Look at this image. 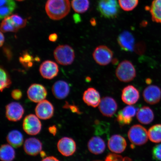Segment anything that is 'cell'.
I'll return each mask as SVG.
<instances>
[{
    "label": "cell",
    "instance_id": "f546056e",
    "mask_svg": "<svg viewBox=\"0 0 161 161\" xmlns=\"http://www.w3.org/2000/svg\"><path fill=\"white\" fill-rule=\"evenodd\" d=\"M19 29L10 16L3 19L1 23V32L3 33L8 32H16Z\"/></svg>",
    "mask_w": 161,
    "mask_h": 161
},
{
    "label": "cell",
    "instance_id": "8fae6325",
    "mask_svg": "<svg viewBox=\"0 0 161 161\" xmlns=\"http://www.w3.org/2000/svg\"><path fill=\"white\" fill-rule=\"evenodd\" d=\"M27 96L31 101L39 103L45 100L47 96V92L46 88L38 84H32L27 90Z\"/></svg>",
    "mask_w": 161,
    "mask_h": 161
},
{
    "label": "cell",
    "instance_id": "ffe728a7",
    "mask_svg": "<svg viewBox=\"0 0 161 161\" xmlns=\"http://www.w3.org/2000/svg\"><path fill=\"white\" fill-rule=\"evenodd\" d=\"M82 99L86 105L93 108L99 106L101 100L99 92L92 87L88 88L84 92Z\"/></svg>",
    "mask_w": 161,
    "mask_h": 161
},
{
    "label": "cell",
    "instance_id": "f1b7e54d",
    "mask_svg": "<svg viewBox=\"0 0 161 161\" xmlns=\"http://www.w3.org/2000/svg\"><path fill=\"white\" fill-rule=\"evenodd\" d=\"M71 5L76 13H84L89 8L90 2L89 0H72Z\"/></svg>",
    "mask_w": 161,
    "mask_h": 161
},
{
    "label": "cell",
    "instance_id": "e0dca14e",
    "mask_svg": "<svg viewBox=\"0 0 161 161\" xmlns=\"http://www.w3.org/2000/svg\"><path fill=\"white\" fill-rule=\"evenodd\" d=\"M43 149V144L39 139L35 137L26 139L24 144V149L26 154L30 156H36Z\"/></svg>",
    "mask_w": 161,
    "mask_h": 161
},
{
    "label": "cell",
    "instance_id": "f35d334b",
    "mask_svg": "<svg viewBox=\"0 0 161 161\" xmlns=\"http://www.w3.org/2000/svg\"><path fill=\"white\" fill-rule=\"evenodd\" d=\"M145 49V45L143 44L140 43L138 45L136 46V47L135 48V49H136V51L137 53H143Z\"/></svg>",
    "mask_w": 161,
    "mask_h": 161
},
{
    "label": "cell",
    "instance_id": "b9f144b4",
    "mask_svg": "<svg viewBox=\"0 0 161 161\" xmlns=\"http://www.w3.org/2000/svg\"><path fill=\"white\" fill-rule=\"evenodd\" d=\"M58 36L56 33H52L49 37V41L51 42H55L57 41Z\"/></svg>",
    "mask_w": 161,
    "mask_h": 161
},
{
    "label": "cell",
    "instance_id": "7bdbcfd3",
    "mask_svg": "<svg viewBox=\"0 0 161 161\" xmlns=\"http://www.w3.org/2000/svg\"><path fill=\"white\" fill-rule=\"evenodd\" d=\"M5 42V37L3 35V32H1V41H0V46L2 47L3 45Z\"/></svg>",
    "mask_w": 161,
    "mask_h": 161
},
{
    "label": "cell",
    "instance_id": "7402d4cb",
    "mask_svg": "<svg viewBox=\"0 0 161 161\" xmlns=\"http://www.w3.org/2000/svg\"><path fill=\"white\" fill-rule=\"evenodd\" d=\"M87 146L90 152L95 155L102 154L106 149L105 142L98 136H94L91 138L88 142Z\"/></svg>",
    "mask_w": 161,
    "mask_h": 161
},
{
    "label": "cell",
    "instance_id": "c3c4849f",
    "mask_svg": "<svg viewBox=\"0 0 161 161\" xmlns=\"http://www.w3.org/2000/svg\"><path fill=\"white\" fill-rule=\"evenodd\" d=\"M100 161V160H96V161Z\"/></svg>",
    "mask_w": 161,
    "mask_h": 161
},
{
    "label": "cell",
    "instance_id": "52a82bcc",
    "mask_svg": "<svg viewBox=\"0 0 161 161\" xmlns=\"http://www.w3.org/2000/svg\"><path fill=\"white\" fill-rule=\"evenodd\" d=\"M114 53L107 46L100 45L97 47L93 52V59L98 65L106 66L112 61Z\"/></svg>",
    "mask_w": 161,
    "mask_h": 161
},
{
    "label": "cell",
    "instance_id": "83f0119b",
    "mask_svg": "<svg viewBox=\"0 0 161 161\" xmlns=\"http://www.w3.org/2000/svg\"><path fill=\"white\" fill-rule=\"evenodd\" d=\"M148 138L151 142L158 143L161 142V124L155 125L148 131Z\"/></svg>",
    "mask_w": 161,
    "mask_h": 161
},
{
    "label": "cell",
    "instance_id": "7dc6e473",
    "mask_svg": "<svg viewBox=\"0 0 161 161\" xmlns=\"http://www.w3.org/2000/svg\"><path fill=\"white\" fill-rule=\"evenodd\" d=\"M16 1H25V0H16Z\"/></svg>",
    "mask_w": 161,
    "mask_h": 161
},
{
    "label": "cell",
    "instance_id": "f6af8a7d",
    "mask_svg": "<svg viewBox=\"0 0 161 161\" xmlns=\"http://www.w3.org/2000/svg\"><path fill=\"white\" fill-rule=\"evenodd\" d=\"M40 156H41V157L42 158H45L46 154L45 152H43V151H42L40 153Z\"/></svg>",
    "mask_w": 161,
    "mask_h": 161
},
{
    "label": "cell",
    "instance_id": "30bf717a",
    "mask_svg": "<svg viewBox=\"0 0 161 161\" xmlns=\"http://www.w3.org/2000/svg\"><path fill=\"white\" fill-rule=\"evenodd\" d=\"M54 106L49 101L44 100L38 103L35 108L36 115L40 119H49L54 114Z\"/></svg>",
    "mask_w": 161,
    "mask_h": 161
},
{
    "label": "cell",
    "instance_id": "60d3db41",
    "mask_svg": "<svg viewBox=\"0 0 161 161\" xmlns=\"http://www.w3.org/2000/svg\"><path fill=\"white\" fill-rule=\"evenodd\" d=\"M41 161H60L56 157L53 156L46 157L43 158Z\"/></svg>",
    "mask_w": 161,
    "mask_h": 161
},
{
    "label": "cell",
    "instance_id": "1f68e13d",
    "mask_svg": "<svg viewBox=\"0 0 161 161\" xmlns=\"http://www.w3.org/2000/svg\"><path fill=\"white\" fill-rule=\"evenodd\" d=\"M1 85H0V90L3 92L6 88H9L11 85L12 81L10 79L9 75L8 72L2 68H1Z\"/></svg>",
    "mask_w": 161,
    "mask_h": 161
},
{
    "label": "cell",
    "instance_id": "4dcf8cb0",
    "mask_svg": "<svg viewBox=\"0 0 161 161\" xmlns=\"http://www.w3.org/2000/svg\"><path fill=\"white\" fill-rule=\"evenodd\" d=\"M19 61L22 65L26 68H29L33 65V61L40 60L39 58H36L34 59L33 56H31L27 52H23L19 58Z\"/></svg>",
    "mask_w": 161,
    "mask_h": 161
},
{
    "label": "cell",
    "instance_id": "d590c367",
    "mask_svg": "<svg viewBox=\"0 0 161 161\" xmlns=\"http://www.w3.org/2000/svg\"><path fill=\"white\" fill-rule=\"evenodd\" d=\"M153 158L158 161H161V144L155 146L152 150Z\"/></svg>",
    "mask_w": 161,
    "mask_h": 161
},
{
    "label": "cell",
    "instance_id": "bcb514c9",
    "mask_svg": "<svg viewBox=\"0 0 161 161\" xmlns=\"http://www.w3.org/2000/svg\"><path fill=\"white\" fill-rule=\"evenodd\" d=\"M152 82V80H151L150 79H147L146 80V82L148 84H150Z\"/></svg>",
    "mask_w": 161,
    "mask_h": 161
},
{
    "label": "cell",
    "instance_id": "d6986e66",
    "mask_svg": "<svg viewBox=\"0 0 161 161\" xmlns=\"http://www.w3.org/2000/svg\"><path fill=\"white\" fill-rule=\"evenodd\" d=\"M118 42L121 49L126 52H132L135 49L134 36L129 31H125L120 33L118 38Z\"/></svg>",
    "mask_w": 161,
    "mask_h": 161
},
{
    "label": "cell",
    "instance_id": "d6a6232c",
    "mask_svg": "<svg viewBox=\"0 0 161 161\" xmlns=\"http://www.w3.org/2000/svg\"><path fill=\"white\" fill-rule=\"evenodd\" d=\"M139 0H119L121 8L125 11H132L137 6Z\"/></svg>",
    "mask_w": 161,
    "mask_h": 161
},
{
    "label": "cell",
    "instance_id": "4316f807",
    "mask_svg": "<svg viewBox=\"0 0 161 161\" xmlns=\"http://www.w3.org/2000/svg\"><path fill=\"white\" fill-rule=\"evenodd\" d=\"M149 10L153 21L161 23V0H153Z\"/></svg>",
    "mask_w": 161,
    "mask_h": 161
},
{
    "label": "cell",
    "instance_id": "484cf974",
    "mask_svg": "<svg viewBox=\"0 0 161 161\" xmlns=\"http://www.w3.org/2000/svg\"><path fill=\"white\" fill-rule=\"evenodd\" d=\"M16 157L14 147L9 144L2 145L0 148V158L2 161H13Z\"/></svg>",
    "mask_w": 161,
    "mask_h": 161
},
{
    "label": "cell",
    "instance_id": "836d02e7",
    "mask_svg": "<svg viewBox=\"0 0 161 161\" xmlns=\"http://www.w3.org/2000/svg\"><path fill=\"white\" fill-rule=\"evenodd\" d=\"M10 17L19 29L25 27L27 25V20L23 19L19 15L13 14L10 16Z\"/></svg>",
    "mask_w": 161,
    "mask_h": 161
},
{
    "label": "cell",
    "instance_id": "d4e9b609",
    "mask_svg": "<svg viewBox=\"0 0 161 161\" xmlns=\"http://www.w3.org/2000/svg\"><path fill=\"white\" fill-rule=\"evenodd\" d=\"M0 17L1 19L9 17L16 7L14 0H0Z\"/></svg>",
    "mask_w": 161,
    "mask_h": 161
},
{
    "label": "cell",
    "instance_id": "ba28073f",
    "mask_svg": "<svg viewBox=\"0 0 161 161\" xmlns=\"http://www.w3.org/2000/svg\"><path fill=\"white\" fill-rule=\"evenodd\" d=\"M25 113V108L19 103L11 102L6 106V117L9 121H19L23 118Z\"/></svg>",
    "mask_w": 161,
    "mask_h": 161
},
{
    "label": "cell",
    "instance_id": "44dd1931",
    "mask_svg": "<svg viewBox=\"0 0 161 161\" xmlns=\"http://www.w3.org/2000/svg\"><path fill=\"white\" fill-rule=\"evenodd\" d=\"M52 92L56 98L59 100L64 99L69 95V86L67 82L64 80H58L52 86Z\"/></svg>",
    "mask_w": 161,
    "mask_h": 161
},
{
    "label": "cell",
    "instance_id": "277c9868",
    "mask_svg": "<svg viewBox=\"0 0 161 161\" xmlns=\"http://www.w3.org/2000/svg\"><path fill=\"white\" fill-rule=\"evenodd\" d=\"M136 69L133 64L128 60L121 62L116 70L117 77L123 82L132 81L136 78Z\"/></svg>",
    "mask_w": 161,
    "mask_h": 161
},
{
    "label": "cell",
    "instance_id": "ac0fdd59",
    "mask_svg": "<svg viewBox=\"0 0 161 161\" xmlns=\"http://www.w3.org/2000/svg\"><path fill=\"white\" fill-rule=\"evenodd\" d=\"M126 146V140L119 135H114L108 140V148L111 152L114 153L119 154L123 152Z\"/></svg>",
    "mask_w": 161,
    "mask_h": 161
},
{
    "label": "cell",
    "instance_id": "7a4b0ae2",
    "mask_svg": "<svg viewBox=\"0 0 161 161\" xmlns=\"http://www.w3.org/2000/svg\"><path fill=\"white\" fill-rule=\"evenodd\" d=\"M97 9L102 17L107 19L116 18L120 12L117 0H98Z\"/></svg>",
    "mask_w": 161,
    "mask_h": 161
},
{
    "label": "cell",
    "instance_id": "74e56055",
    "mask_svg": "<svg viewBox=\"0 0 161 161\" xmlns=\"http://www.w3.org/2000/svg\"><path fill=\"white\" fill-rule=\"evenodd\" d=\"M12 97L16 100H19L21 99L23 96V93L21 90L16 89L14 90L11 93Z\"/></svg>",
    "mask_w": 161,
    "mask_h": 161
},
{
    "label": "cell",
    "instance_id": "2e32d148",
    "mask_svg": "<svg viewBox=\"0 0 161 161\" xmlns=\"http://www.w3.org/2000/svg\"><path fill=\"white\" fill-rule=\"evenodd\" d=\"M140 92L133 86L128 85L123 89L121 94L122 101L129 105L136 104L139 99Z\"/></svg>",
    "mask_w": 161,
    "mask_h": 161
},
{
    "label": "cell",
    "instance_id": "cb8c5ba5",
    "mask_svg": "<svg viewBox=\"0 0 161 161\" xmlns=\"http://www.w3.org/2000/svg\"><path fill=\"white\" fill-rule=\"evenodd\" d=\"M8 144L15 148L20 147L23 144L24 136L19 130H13L10 131L6 137Z\"/></svg>",
    "mask_w": 161,
    "mask_h": 161
},
{
    "label": "cell",
    "instance_id": "7c38bea8",
    "mask_svg": "<svg viewBox=\"0 0 161 161\" xmlns=\"http://www.w3.org/2000/svg\"><path fill=\"white\" fill-rule=\"evenodd\" d=\"M118 105L116 100L110 97L102 98L98 107L100 111L104 116L112 117L116 113Z\"/></svg>",
    "mask_w": 161,
    "mask_h": 161
},
{
    "label": "cell",
    "instance_id": "5bb4252c",
    "mask_svg": "<svg viewBox=\"0 0 161 161\" xmlns=\"http://www.w3.org/2000/svg\"><path fill=\"white\" fill-rule=\"evenodd\" d=\"M40 74L46 79L51 80L57 76L59 72V67L55 62L47 60L43 62L39 68Z\"/></svg>",
    "mask_w": 161,
    "mask_h": 161
},
{
    "label": "cell",
    "instance_id": "9c48e42d",
    "mask_svg": "<svg viewBox=\"0 0 161 161\" xmlns=\"http://www.w3.org/2000/svg\"><path fill=\"white\" fill-rule=\"evenodd\" d=\"M58 151L62 156L69 157L75 153L76 150L75 141L69 137H64L58 141L57 145Z\"/></svg>",
    "mask_w": 161,
    "mask_h": 161
},
{
    "label": "cell",
    "instance_id": "ee69618b",
    "mask_svg": "<svg viewBox=\"0 0 161 161\" xmlns=\"http://www.w3.org/2000/svg\"><path fill=\"white\" fill-rule=\"evenodd\" d=\"M73 18L74 21H75L76 23H78V22H80V17L79 15L77 14H74L73 16Z\"/></svg>",
    "mask_w": 161,
    "mask_h": 161
},
{
    "label": "cell",
    "instance_id": "3957f363",
    "mask_svg": "<svg viewBox=\"0 0 161 161\" xmlns=\"http://www.w3.org/2000/svg\"><path fill=\"white\" fill-rule=\"evenodd\" d=\"M54 56L58 63L62 65H71L75 58L73 48L67 45L58 46L54 50Z\"/></svg>",
    "mask_w": 161,
    "mask_h": 161
},
{
    "label": "cell",
    "instance_id": "ab89813d",
    "mask_svg": "<svg viewBox=\"0 0 161 161\" xmlns=\"http://www.w3.org/2000/svg\"><path fill=\"white\" fill-rule=\"evenodd\" d=\"M48 131H49L50 134L55 136L57 133L58 129L57 127L55 125L50 126L48 128Z\"/></svg>",
    "mask_w": 161,
    "mask_h": 161
},
{
    "label": "cell",
    "instance_id": "9a60e30c",
    "mask_svg": "<svg viewBox=\"0 0 161 161\" xmlns=\"http://www.w3.org/2000/svg\"><path fill=\"white\" fill-rule=\"evenodd\" d=\"M144 99L147 103L153 105L158 103L161 99V90L156 85H150L143 92Z\"/></svg>",
    "mask_w": 161,
    "mask_h": 161
},
{
    "label": "cell",
    "instance_id": "e575fe53",
    "mask_svg": "<svg viewBox=\"0 0 161 161\" xmlns=\"http://www.w3.org/2000/svg\"><path fill=\"white\" fill-rule=\"evenodd\" d=\"M104 161H132L128 157H123L116 154L110 153L106 156Z\"/></svg>",
    "mask_w": 161,
    "mask_h": 161
},
{
    "label": "cell",
    "instance_id": "6da1fadb",
    "mask_svg": "<svg viewBox=\"0 0 161 161\" xmlns=\"http://www.w3.org/2000/svg\"><path fill=\"white\" fill-rule=\"evenodd\" d=\"M70 10L69 0H47L45 5L46 13L53 20L63 19L69 13Z\"/></svg>",
    "mask_w": 161,
    "mask_h": 161
},
{
    "label": "cell",
    "instance_id": "603a6c76",
    "mask_svg": "<svg viewBox=\"0 0 161 161\" xmlns=\"http://www.w3.org/2000/svg\"><path fill=\"white\" fill-rule=\"evenodd\" d=\"M136 116L138 121L144 125H148L152 123L154 117L153 110L149 107L146 106L138 109Z\"/></svg>",
    "mask_w": 161,
    "mask_h": 161
},
{
    "label": "cell",
    "instance_id": "4fadbf2b",
    "mask_svg": "<svg viewBox=\"0 0 161 161\" xmlns=\"http://www.w3.org/2000/svg\"><path fill=\"white\" fill-rule=\"evenodd\" d=\"M138 109L134 106H126L119 112L116 117L117 121L121 126L130 124Z\"/></svg>",
    "mask_w": 161,
    "mask_h": 161
},
{
    "label": "cell",
    "instance_id": "8992f818",
    "mask_svg": "<svg viewBox=\"0 0 161 161\" xmlns=\"http://www.w3.org/2000/svg\"><path fill=\"white\" fill-rule=\"evenodd\" d=\"M23 130L30 136L39 134L42 129V124L40 119L35 114H30L26 116L23 121Z\"/></svg>",
    "mask_w": 161,
    "mask_h": 161
},
{
    "label": "cell",
    "instance_id": "8d00e7d4",
    "mask_svg": "<svg viewBox=\"0 0 161 161\" xmlns=\"http://www.w3.org/2000/svg\"><path fill=\"white\" fill-rule=\"evenodd\" d=\"M63 108H66V109H69L73 113L78 114H81V112L80 111L78 106H76L75 104H70L67 102H65V103L64 104Z\"/></svg>",
    "mask_w": 161,
    "mask_h": 161
},
{
    "label": "cell",
    "instance_id": "5b68a950",
    "mask_svg": "<svg viewBox=\"0 0 161 161\" xmlns=\"http://www.w3.org/2000/svg\"><path fill=\"white\" fill-rule=\"evenodd\" d=\"M128 136L131 142L136 146H142L147 142L148 131L140 125L132 126L129 130Z\"/></svg>",
    "mask_w": 161,
    "mask_h": 161
}]
</instances>
